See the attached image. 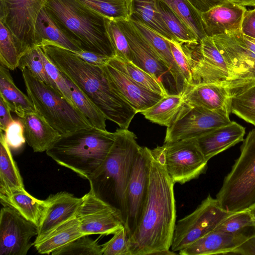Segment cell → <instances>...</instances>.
Segmentation results:
<instances>
[{"instance_id":"obj_55","label":"cell","mask_w":255,"mask_h":255,"mask_svg":"<svg viewBox=\"0 0 255 255\" xmlns=\"http://www.w3.org/2000/svg\"><path fill=\"white\" fill-rule=\"evenodd\" d=\"M255 218V204L249 208Z\"/></svg>"},{"instance_id":"obj_43","label":"cell","mask_w":255,"mask_h":255,"mask_svg":"<svg viewBox=\"0 0 255 255\" xmlns=\"http://www.w3.org/2000/svg\"><path fill=\"white\" fill-rule=\"evenodd\" d=\"M106 26L116 52V56L125 60L131 61L132 55L128 42L117 21L107 18Z\"/></svg>"},{"instance_id":"obj_48","label":"cell","mask_w":255,"mask_h":255,"mask_svg":"<svg viewBox=\"0 0 255 255\" xmlns=\"http://www.w3.org/2000/svg\"><path fill=\"white\" fill-rule=\"evenodd\" d=\"M72 52L85 61L99 66L106 65L111 58L107 56L88 51Z\"/></svg>"},{"instance_id":"obj_16","label":"cell","mask_w":255,"mask_h":255,"mask_svg":"<svg viewBox=\"0 0 255 255\" xmlns=\"http://www.w3.org/2000/svg\"><path fill=\"white\" fill-rule=\"evenodd\" d=\"M38 227L8 206L0 213V255H26Z\"/></svg>"},{"instance_id":"obj_28","label":"cell","mask_w":255,"mask_h":255,"mask_svg":"<svg viewBox=\"0 0 255 255\" xmlns=\"http://www.w3.org/2000/svg\"><path fill=\"white\" fill-rule=\"evenodd\" d=\"M189 106L181 95L163 96L158 102L140 113L152 123L170 127L181 117Z\"/></svg>"},{"instance_id":"obj_2","label":"cell","mask_w":255,"mask_h":255,"mask_svg":"<svg viewBox=\"0 0 255 255\" xmlns=\"http://www.w3.org/2000/svg\"><path fill=\"white\" fill-rule=\"evenodd\" d=\"M63 74L88 96L107 120L128 129L135 111L115 89L103 66L82 60L55 43L44 41L38 46Z\"/></svg>"},{"instance_id":"obj_33","label":"cell","mask_w":255,"mask_h":255,"mask_svg":"<svg viewBox=\"0 0 255 255\" xmlns=\"http://www.w3.org/2000/svg\"><path fill=\"white\" fill-rule=\"evenodd\" d=\"M108 64L123 72L145 88L163 96L169 95L160 83L131 61L115 56L109 59Z\"/></svg>"},{"instance_id":"obj_4","label":"cell","mask_w":255,"mask_h":255,"mask_svg":"<svg viewBox=\"0 0 255 255\" xmlns=\"http://www.w3.org/2000/svg\"><path fill=\"white\" fill-rule=\"evenodd\" d=\"M44 7L59 27L83 50L110 58L116 56L107 29L106 17L78 0H47Z\"/></svg>"},{"instance_id":"obj_47","label":"cell","mask_w":255,"mask_h":255,"mask_svg":"<svg viewBox=\"0 0 255 255\" xmlns=\"http://www.w3.org/2000/svg\"><path fill=\"white\" fill-rule=\"evenodd\" d=\"M174 60L180 70L187 86L191 82V73L189 61L182 44L168 40Z\"/></svg>"},{"instance_id":"obj_27","label":"cell","mask_w":255,"mask_h":255,"mask_svg":"<svg viewBox=\"0 0 255 255\" xmlns=\"http://www.w3.org/2000/svg\"><path fill=\"white\" fill-rule=\"evenodd\" d=\"M0 196H7L25 188L2 131H0Z\"/></svg>"},{"instance_id":"obj_40","label":"cell","mask_w":255,"mask_h":255,"mask_svg":"<svg viewBox=\"0 0 255 255\" xmlns=\"http://www.w3.org/2000/svg\"><path fill=\"white\" fill-rule=\"evenodd\" d=\"M20 55L12 36L5 25L0 21V62L9 70L17 68Z\"/></svg>"},{"instance_id":"obj_3","label":"cell","mask_w":255,"mask_h":255,"mask_svg":"<svg viewBox=\"0 0 255 255\" xmlns=\"http://www.w3.org/2000/svg\"><path fill=\"white\" fill-rule=\"evenodd\" d=\"M114 142L101 164L90 177V190L110 205L126 222L125 204L127 186L134 158L140 150L135 134L118 129Z\"/></svg>"},{"instance_id":"obj_29","label":"cell","mask_w":255,"mask_h":255,"mask_svg":"<svg viewBox=\"0 0 255 255\" xmlns=\"http://www.w3.org/2000/svg\"><path fill=\"white\" fill-rule=\"evenodd\" d=\"M35 43L39 46L44 41L55 43L71 51L83 50L59 27L43 7L35 24Z\"/></svg>"},{"instance_id":"obj_7","label":"cell","mask_w":255,"mask_h":255,"mask_svg":"<svg viewBox=\"0 0 255 255\" xmlns=\"http://www.w3.org/2000/svg\"><path fill=\"white\" fill-rule=\"evenodd\" d=\"M216 199L222 208L231 212L249 209L255 204V128L243 140L240 155Z\"/></svg>"},{"instance_id":"obj_42","label":"cell","mask_w":255,"mask_h":255,"mask_svg":"<svg viewBox=\"0 0 255 255\" xmlns=\"http://www.w3.org/2000/svg\"><path fill=\"white\" fill-rule=\"evenodd\" d=\"M52 255H103L101 245L88 235L80 237L54 251Z\"/></svg>"},{"instance_id":"obj_19","label":"cell","mask_w":255,"mask_h":255,"mask_svg":"<svg viewBox=\"0 0 255 255\" xmlns=\"http://www.w3.org/2000/svg\"><path fill=\"white\" fill-rule=\"evenodd\" d=\"M103 67L115 89L136 113L152 107L163 97L142 86L108 63Z\"/></svg>"},{"instance_id":"obj_20","label":"cell","mask_w":255,"mask_h":255,"mask_svg":"<svg viewBox=\"0 0 255 255\" xmlns=\"http://www.w3.org/2000/svg\"><path fill=\"white\" fill-rule=\"evenodd\" d=\"M255 234V228L246 232L226 233L213 230L179 251L181 255H229Z\"/></svg>"},{"instance_id":"obj_14","label":"cell","mask_w":255,"mask_h":255,"mask_svg":"<svg viewBox=\"0 0 255 255\" xmlns=\"http://www.w3.org/2000/svg\"><path fill=\"white\" fill-rule=\"evenodd\" d=\"M116 21L128 42L132 55L131 62L160 83L169 95L178 94L175 82L168 68L129 19Z\"/></svg>"},{"instance_id":"obj_45","label":"cell","mask_w":255,"mask_h":255,"mask_svg":"<svg viewBox=\"0 0 255 255\" xmlns=\"http://www.w3.org/2000/svg\"><path fill=\"white\" fill-rule=\"evenodd\" d=\"M40 55L44 64L45 70L54 83L57 86L60 92L72 105L76 106L72 99L68 85L62 73L46 57L43 50L39 46Z\"/></svg>"},{"instance_id":"obj_8","label":"cell","mask_w":255,"mask_h":255,"mask_svg":"<svg viewBox=\"0 0 255 255\" xmlns=\"http://www.w3.org/2000/svg\"><path fill=\"white\" fill-rule=\"evenodd\" d=\"M155 149L174 183L183 184L206 171L208 160L201 150L197 138L165 142Z\"/></svg>"},{"instance_id":"obj_11","label":"cell","mask_w":255,"mask_h":255,"mask_svg":"<svg viewBox=\"0 0 255 255\" xmlns=\"http://www.w3.org/2000/svg\"><path fill=\"white\" fill-rule=\"evenodd\" d=\"M47 0H0V21L10 31L20 56L36 47L35 24Z\"/></svg>"},{"instance_id":"obj_53","label":"cell","mask_w":255,"mask_h":255,"mask_svg":"<svg viewBox=\"0 0 255 255\" xmlns=\"http://www.w3.org/2000/svg\"><path fill=\"white\" fill-rule=\"evenodd\" d=\"M232 33L241 44L255 53V39L243 35L241 30Z\"/></svg>"},{"instance_id":"obj_46","label":"cell","mask_w":255,"mask_h":255,"mask_svg":"<svg viewBox=\"0 0 255 255\" xmlns=\"http://www.w3.org/2000/svg\"><path fill=\"white\" fill-rule=\"evenodd\" d=\"M6 141L11 150L20 149L26 142L23 125L20 119L13 120L3 132Z\"/></svg>"},{"instance_id":"obj_6","label":"cell","mask_w":255,"mask_h":255,"mask_svg":"<svg viewBox=\"0 0 255 255\" xmlns=\"http://www.w3.org/2000/svg\"><path fill=\"white\" fill-rule=\"evenodd\" d=\"M27 95L35 112L61 135L93 127L83 113L58 91L34 77L29 69H20Z\"/></svg>"},{"instance_id":"obj_15","label":"cell","mask_w":255,"mask_h":255,"mask_svg":"<svg viewBox=\"0 0 255 255\" xmlns=\"http://www.w3.org/2000/svg\"><path fill=\"white\" fill-rule=\"evenodd\" d=\"M230 111L211 110L200 107L188 106L180 118L167 128L164 143L198 138L211 130L230 124Z\"/></svg>"},{"instance_id":"obj_37","label":"cell","mask_w":255,"mask_h":255,"mask_svg":"<svg viewBox=\"0 0 255 255\" xmlns=\"http://www.w3.org/2000/svg\"><path fill=\"white\" fill-rule=\"evenodd\" d=\"M110 19H129L130 0H78Z\"/></svg>"},{"instance_id":"obj_21","label":"cell","mask_w":255,"mask_h":255,"mask_svg":"<svg viewBox=\"0 0 255 255\" xmlns=\"http://www.w3.org/2000/svg\"><path fill=\"white\" fill-rule=\"evenodd\" d=\"M245 6L226 2L201 12L204 30L207 36L241 30Z\"/></svg>"},{"instance_id":"obj_10","label":"cell","mask_w":255,"mask_h":255,"mask_svg":"<svg viewBox=\"0 0 255 255\" xmlns=\"http://www.w3.org/2000/svg\"><path fill=\"white\" fill-rule=\"evenodd\" d=\"M233 213L222 208L217 200L209 195L193 212L176 223L171 251L179 252L189 246L213 231Z\"/></svg>"},{"instance_id":"obj_54","label":"cell","mask_w":255,"mask_h":255,"mask_svg":"<svg viewBox=\"0 0 255 255\" xmlns=\"http://www.w3.org/2000/svg\"><path fill=\"white\" fill-rule=\"evenodd\" d=\"M233 2L244 6H252L255 7V0H233Z\"/></svg>"},{"instance_id":"obj_49","label":"cell","mask_w":255,"mask_h":255,"mask_svg":"<svg viewBox=\"0 0 255 255\" xmlns=\"http://www.w3.org/2000/svg\"><path fill=\"white\" fill-rule=\"evenodd\" d=\"M241 31L243 35L255 39V8L245 12Z\"/></svg>"},{"instance_id":"obj_41","label":"cell","mask_w":255,"mask_h":255,"mask_svg":"<svg viewBox=\"0 0 255 255\" xmlns=\"http://www.w3.org/2000/svg\"><path fill=\"white\" fill-rule=\"evenodd\" d=\"M255 228V218L250 210L246 209L233 213L223 220L214 230L235 233Z\"/></svg>"},{"instance_id":"obj_1","label":"cell","mask_w":255,"mask_h":255,"mask_svg":"<svg viewBox=\"0 0 255 255\" xmlns=\"http://www.w3.org/2000/svg\"><path fill=\"white\" fill-rule=\"evenodd\" d=\"M175 183L162 158L151 149L147 195L142 212L129 238L131 255H173L170 250L176 224Z\"/></svg>"},{"instance_id":"obj_44","label":"cell","mask_w":255,"mask_h":255,"mask_svg":"<svg viewBox=\"0 0 255 255\" xmlns=\"http://www.w3.org/2000/svg\"><path fill=\"white\" fill-rule=\"evenodd\" d=\"M108 242L101 245L103 255H131L129 236L123 227Z\"/></svg>"},{"instance_id":"obj_23","label":"cell","mask_w":255,"mask_h":255,"mask_svg":"<svg viewBox=\"0 0 255 255\" xmlns=\"http://www.w3.org/2000/svg\"><path fill=\"white\" fill-rule=\"evenodd\" d=\"M245 128L232 121L197 138L199 147L207 160L243 141Z\"/></svg>"},{"instance_id":"obj_36","label":"cell","mask_w":255,"mask_h":255,"mask_svg":"<svg viewBox=\"0 0 255 255\" xmlns=\"http://www.w3.org/2000/svg\"><path fill=\"white\" fill-rule=\"evenodd\" d=\"M157 5L165 23L180 43L193 44L199 42L197 37L185 23L164 2L158 0Z\"/></svg>"},{"instance_id":"obj_39","label":"cell","mask_w":255,"mask_h":255,"mask_svg":"<svg viewBox=\"0 0 255 255\" xmlns=\"http://www.w3.org/2000/svg\"><path fill=\"white\" fill-rule=\"evenodd\" d=\"M24 67L27 68L38 80L60 92L45 70L40 55L39 46L28 50L20 56L17 68L20 70Z\"/></svg>"},{"instance_id":"obj_31","label":"cell","mask_w":255,"mask_h":255,"mask_svg":"<svg viewBox=\"0 0 255 255\" xmlns=\"http://www.w3.org/2000/svg\"><path fill=\"white\" fill-rule=\"evenodd\" d=\"M9 69L0 65V97L9 108L11 112L19 118L26 114L35 112L33 105L27 95L22 93L14 84Z\"/></svg>"},{"instance_id":"obj_50","label":"cell","mask_w":255,"mask_h":255,"mask_svg":"<svg viewBox=\"0 0 255 255\" xmlns=\"http://www.w3.org/2000/svg\"><path fill=\"white\" fill-rule=\"evenodd\" d=\"M229 255H255V234L246 240Z\"/></svg>"},{"instance_id":"obj_52","label":"cell","mask_w":255,"mask_h":255,"mask_svg":"<svg viewBox=\"0 0 255 255\" xmlns=\"http://www.w3.org/2000/svg\"><path fill=\"white\" fill-rule=\"evenodd\" d=\"M192 4L201 13L217 5L233 2V0H189Z\"/></svg>"},{"instance_id":"obj_25","label":"cell","mask_w":255,"mask_h":255,"mask_svg":"<svg viewBox=\"0 0 255 255\" xmlns=\"http://www.w3.org/2000/svg\"><path fill=\"white\" fill-rule=\"evenodd\" d=\"M153 50L170 71L175 82L178 94L181 95L187 84L172 55L168 39L142 23L129 19Z\"/></svg>"},{"instance_id":"obj_51","label":"cell","mask_w":255,"mask_h":255,"mask_svg":"<svg viewBox=\"0 0 255 255\" xmlns=\"http://www.w3.org/2000/svg\"><path fill=\"white\" fill-rule=\"evenodd\" d=\"M10 110L3 99L0 97V129L4 131L8 125L13 120Z\"/></svg>"},{"instance_id":"obj_32","label":"cell","mask_w":255,"mask_h":255,"mask_svg":"<svg viewBox=\"0 0 255 255\" xmlns=\"http://www.w3.org/2000/svg\"><path fill=\"white\" fill-rule=\"evenodd\" d=\"M0 200L3 206L13 208L38 228L46 207L45 200L34 197L25 189L9 196H0Z\"/></svg>"},{"instance_id":"obj_26","label":"cell","mask_w":255,"mask_h":255,"mask_svg":"<svg viewBox=\"0 0 255 255\" xmlns=\"http://www.w3.org/2000/svg\"><path fill=\"white\" fill-rule=\"evenodd\" d=\"M157 1L130 0L129 19L142 23L168 40L179 42L165 23Z\"/></svg>"},{"instance_id":"obj_30","label":"cell","mask_w":255,"mask_h":255,"mask_svg":"<svg viewBox=\"0 0 255 255\" xmlns=\"http://www.w3.org/2000/svg\"><path fill=\"white\" fill-rule=\"evenodd\" d=\"M84 236L77 217L58 226L40 241L33 243L37 252L51 254L54 251Z\"/></svg>"},{"instance_id":"obj_34","label":"cell","mask_w":255,"mask_h":255,"mask_svg":"<svg viewBox=\"0 0 255 255\" xmlns=\"http://www.w3.org/2000/svg\"><path fill=\"white\" fill-rule=\"evenodd\" d=\"M64 77L68 85L72 99L76 107L83 113L93 127L106 130V121L107 119L103 113L72 82L65 76Z\"/></svg>"},{"instance_id":"obj_35","label":"cell","mask_w":255,"mask_h":255,"mask_svg":"<svg viewBox=\"0 0 255 255\" xmlns=\"http://www.w3.org/2000/svg\"><path fill=\"white\" fill-rule=\"evenodd\" d=\"M188 26L199 41L207 36L202 25L201 12L189 0H160Z\"/></svg>"},{"instance_id":"obj_18","label":"cell","mask_w":255,"mask_h":255,"mask_svg":"<svg viewBox=\"0 0 255 255\" xmlns=\"http://www.w3.org/2000/svg\"><path fill=\"white\" fill-rule=\"evenodd\" d=\"M82 198L66 191L50 195L45 200L46 207L38 228L37 242L63 223L77 217Z\"/></svg>"},{"instance_id":"obj_22","label":"cell","mask_w":255,"mask_h":255,"mask_svg":"<svg viewBox=\"0 0 255 255\" xmlns=\"http://www.w3.org/2000/svg\"><path fill=\"white\" fill-rule=\"evenodd\" d=\"M181 96L189 106L211 110L225 109L231 112V95L226 85L216 83L189 84Z\"/></svg>"},{"instance_id":"obj_5","label":"cell","mask_w":255,"mask_h":255,"mask_svg":"<svg viewBox=\"0 0 255 255\" xmlns=\"http://www.w3.org/2000/svg\"><path fill=\"white\" fill-rule=\"evenodd\" d=\"M116 134L94 127L80 129L61 135L46 153L58 164L88 180L105 160Z\"/></svg>"},{"instance_id":"obj_17","label":"cell","mask_w":255,"mask_h":255,"mask_svg":"<svg viewBox=\"0 0 255 255\" xmlns=\"http://www.w3.org/2000/svg\"><path fill=\"white\" fill-rule=\"evenodd\" d=\"M82 198L77 218L84 236L114 234L125 227L116 210L96 196L92 190Z\"/></svg>"},{"instance_id":"obj_24","label":"cell","mask_w":255,"mask_h":255,"mask_svg":"<svg viewBox=\"0 0 255 255\" xmlns=\"http://www.w3.org/2000/svg\"><path fill=\"white\" fill-rule=\"evenodd\" d=\"M19 118L23 125L26 142L34 152H46L61 136L36 112L27 113L23 117Z\"/></svg>"},{"instance_id":"obj_38","label":"cell","mask_w":255,"mask_h":255,"mask_svg":"<svg viewBox=\"0 0 255 255\" xmlns=\"http://www.w3.org/2000/svg\"><path fill=\"white\" fill-rule=\"evenodd\" d=\"M231 112L255 126V85L231 97Z\"/></svg>"},{"instance_id":"obj_12","label":"cell","mask_w":255,"mask_h":255,"mask_svg":"<svg viewBox=\"0 0 255 255\" xmlns=\"http://www.w3.org/2000/svg\"><path fill=\"white\" fill-rule=\"evenodd\" d=\"M182 47L190 67V84L216 83L227 87V67L212 37L206 36L197 43Z\"/></svg>"},{"instance_id":"obj_9","label":"cell","mask_w":255,"mask_h":255,"mask_svg":"<svg viewBox=\"0 0 255 255\" xmlns=\"http://www.w3.org/2000/svg\"><path fill=\"white\" fill-rule=\"evenodd\" d=\"M212 38L227 67V87L231 97L255 86V53L241 44L232 32Z\"/></svg>"},{"instance_id":"obj_13","label":"cell","mask_w":255,"mask_h":255,"mask_svg":"<svg viewBox=\"0 0 255 255\" xmlns=\"http://www.w3.org/2000/svg\"><path fill=\"white\" fill-rule=\"evenodd\" d=\"M151 149L141 147L133 162L125 193V228L130 237L137 226L148 185Z\"/></svg>"}]
</instances>
